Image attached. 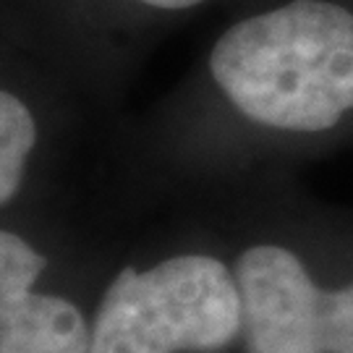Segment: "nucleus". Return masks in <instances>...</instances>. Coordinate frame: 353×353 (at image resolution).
Here are the masks:
<instances>
[{
	"label": "nucleus",
	"mask_w": 353,
	"mask_h": 353,
	"mask_svg": "<svg viewBox=\"0 0 353 353\" xmlns=\"http://www.w3.org/2000/svg\"><path fill=\"white\" fill-rule=\"evenodd\" d=\"M241 338L233 267L212 254H176L123 267L89 325V353H220Z\"/></svg>",
	"instance_id": "nucleus-2"
},
{
	"label": "nucleus",
	"mask_w": 353,
	"mask_h": 353,
	"mask_svg": "<svg viewBox=\"0 0 353 353\" xmlns=\"http://www.w3.org/2000/svg\"><path fill=\"white\" fill-rule=\"evenodd\" d=\"M233 272L246 353H353V283L319 285L280 243L243 249Z\"/></svg>",
	"instance_id": "nucleus-3"
},
{
	"label": "nucleus",
	"mask_w": 353,
	"mask_h": 353,
	"mask_svg": "<svg viewBox=\"0 0 353 353\" xmlns=\"http://www.w3.org/2000/svg\"><path fill=\"white\" fill-rule=\"evenodd\" d=\"M39 128L32 108L19 94L0 89V207L13 202L37 150Z\"/></svg>",
	"instance_id": "nucleus-5"
},
{
	"label": "nucleus",
	"mask_w": 353,
	"mask_h": 353,
	"mask_svg": "<svg viewBox=\"0 0 353 353\" xmlns=\"http://www.w3.org/2000/svg\"><path fill=\"white\" fill-rule=\"evenodd\" d=\"M118 8L141 16H183L210 6L214 0H110Z\"/></svg>",
	"instance_id": "nucleus-6"
},
{
	"label": "nucleus",
	"mask_w": 353,
	"mask_h": 353,
	"mask_svg": "<svg viewBox=\"0 0 353 353\" xmlns=\"http://www.w3.org/2000/svg\"><path fill=\"white\" fill-rule=\"evenodd\" d=\"M48 259L0 228V353H89V325L63 296L39 293Z\"/></svg>",
	"instance_id": "nucleus-4"
},
{
	"label": "nucleus",
	"mask_w": 353,
	"mask_h": 353,
	"mask_svg": "<svg viewBox=\"0 0 353 353\" xmlns=\"http://www.w3.org/2000/svg\"><path fill=\"white\" fill-rule=\"evenodd\" d=\"M217 105L285 144L353 128V0H252L204 58Z\"/></svg>",
	"instance_id": "nucleus-1"
}]
</instances>
